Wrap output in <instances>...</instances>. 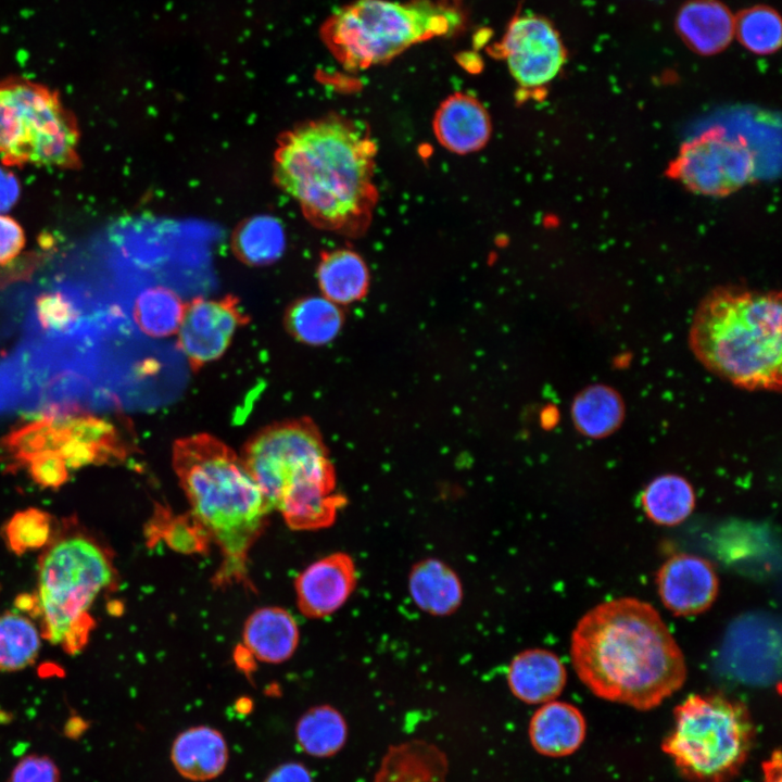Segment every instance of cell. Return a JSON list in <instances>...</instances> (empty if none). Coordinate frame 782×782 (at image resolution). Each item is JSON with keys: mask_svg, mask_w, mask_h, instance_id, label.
<instances>
[{"mask_svg": "<svg viewBox=\"0 0 782 782\" xmlns=\"http://www.w3.org/2000/svg\"><path fill=\"white\" fill-rule=\"evenodd\" d=\"M570 656L594 695L639 710L660 705L686 679L684 655L667 625L651 604L635 597L588 610L572 631Z\"/></svg>", "mask_w": 782, "mask_h": 782, "instance_id": "6da1fadb", "label": "cell"}, {"mask_svg": "<svg viewBox=\"0 0 782 782\" xmlns=\"http://www.w3.org/2000/svg\"><path fill=\"white\" fill-rule=\"evenodd\" d=\"M376 144L364 126L331 115L302 124L278 143V186L320 228L361 235L378 193L374 182Z\"/></svg>", "mask_w": 782, "mask_h": 782, "instance_id": "7a4b0ae2", "label": "cell"}, {"mask_svg": "<svg viewBox=\"0 0 782 782\" xmlns=\"http://www.w3.org/2000/svg\"><path fill=\"white\" fill-rule=\"evenodd\" d=\"M173 466L191 515L223 555L216 583L244 582L248 554L272 512L242 457L199 433L175 441Z\"/></svg>", "mask_w": 782, "mask_h": 782, "instance_id": "3957f363", "label": "cell"}, {"mask_svg": "<svg viewBox=\"0 0 782 782\" xmlns=\"http://www.w3.org/2000/svg\"><path fill=\"white\" fill-rule=\"evenodd\" d=\"M781 293L721 286L698 303L689 329L697 361L745 390H781Z\"/></svg>", "mask_w": 782, "mask_h": 782, "instance_id": "277c9868", "label": "cell"}, {"mask_svg": "<svg viewBox=\"0 0 782 782\" xmlns=\"http://www.w3.org/2000/svg\"><path fill=\"white\" fill-rule=\"evenodd\" d=\"M242 459L269 508L294 530L331 526L346 500L336 492V475L323 437L312 419L269 425L244 445Z\"/></svg>", "mask_w": 782, "mask_h": 782, "instance_id": "5b68a950", "label": "cell"}, {"mask_svg": "<svg viewBox=\"0 0 782 782\" xmlns=\"http://www.w3.org/2000/svg\"><path fill=\"white\" fill-rule=\"evenodd\" d=\"M464 25V12L449 1L356 0L327 21L323 38L345 67L364 70L416 43L453 36Z\"/></svg>", "mask_w": 782, "mask_h": 782, "instance_id": "8992f818", "label": "cell"}, {"mask_svg": "<svg viewBox=\"0 0 782 782\" xmlns=\"http://www.w3.org/2000/svg\"><path fill=\"white\" fill-rule=\"evenodd\" d=\"M663 751L694 782H727L751 752L755 729L746 706L722 694H691L673 710Z\"/></svg>", "mask_w": 782, "mask_h": 782, "instance_id": "52a82bcc", "label": "cell"}, {"mask_svg": "<svg viewBox=\"0 0 782 782\" xmlns=\"http://www.w3.org/2000/svg\"><path fill=\"white\" fill-rule=\"evenodd\" d=\"M79 129L52 88L24 77L0 80V160L5 166H79Z\"/></svg>", "mask_w": 782, "mask_h": 782, "instance_id": "ba28073f", "label": "cell"}, {"mask_svg": "<svg viewBox=\"0 0 782 782\" xmlns=\"http://www.w3.org/2000/svg\"><path fill=\"white\" fill-rule=\"evenodd\" d=\"M113 579L104 552L84 538L58 542L43 557L39 571L38 604L46 636L68 651L78 649L89 628L88 610Z\"/></svg>", "mask_w": 782, "mask_h": 782, "instance_id": "9c48e42d", "label": "cell"}, {"mask_svg": "<svg viewBox=\"0 0 782 782\" xmlns=\"http://www.w3.org/2000/svg\"><path fill=\"white\" fill-rule=\"evenodd\" d=\"M756 157L747 141L710 129L686 141L670 163L668 174L689 190L722 197L754 178Z\"/></svg>", "mask_w": 782, "mask_h": 782, "instance_id": "30bf717a", "label": "cell"}, {"mask_svg": "<svg viewBox=\"0 0 782 782\" xmlns=\"http://www.w3.org/2000/svg\"><path fill=\"white\" fill-rule=\"evenodd\" d=\"M499 47L513 78L526 90L547 86L566 62V50L556 29L537 15L515 17Z\"/></svg>", "mask_w": 782, "mask_h": 782, "instance_id": "8fae6325", "label": "cell"}, {"mask_svg": "<svg viewBox=\"0 0 782 782\" xmlns=\"http://www.w3.org/2000/svg\"><path fill=\"white\" fill-rule=\"evenodd\" d=\"M248 323L249 317L232 297L218 300L197 298L186 304L177 331L178 346L197 371L219 358L236 330Z\"/></svg>", "mask_w": 782, "mask_h": 782, "instance_id": "7c38bea8", "label": "cell"}, {"mask_svg": "<svg viewBox=\"0 0 782 782\" xmlns=\"http://www.w3.org/2000/svg\"><path fill=\"white\" fill-rule=\"evenodd\" d=\"M779 632L762 616L737 619L728 630L721 659L734 677L746 683L765 684L779 672Z\"/></svg>", "mask_w": 782, "mask_h": 782, "instance_id": "4fadbf2b", "label": "cell"}, {"mask_svg": "<svg viewBox=\"0 0 782 782\" xmlns=\"http://www.w3.org/2000/svg\"><path fill=\"white\" fill-rule=\"evenodd\" d=\"M658 595L676 616H694L716 601L719 579L712 564L701 556L680 553L668 558L656 575Z\"/></svg>", "mask_w": 782, "mask_h": 782, "instance_id": "5bb4252c", "label": "cell"}, {"mask_svg": "<svg viewBox=\"0 0 782 782\" xmlns=\"http://www.w3.org/2000/svg\"><path fill=\"white\" fill-rule=\"evenodd\" d=\"M357 583L352 557L345 553L327 555L307 566L295 579L300 611L308 618H324L338 610Z\"/></svg>", "mask_w": 782, "mask_h": 782, "instance_id": "9a60e30c", "label": "cell"}, {"mask_svg": "<svg viewBox=\"0 0 782 782\" xmlns=\"http://www.w3.org/2000/svg\"><path fill=\"white\" fill-rule=\"evenodd\" d=\"M433 130L445 149L467 154L487 144L492 125L488 111L477 98L457 92L447 97L438 108Z\"/></svg>", "mask_w": 782, "mask_h": 782, "instance_id": "2e32d148", "label": "cell"}, {"mask_svg": "<svg viewBox=\"0 0 782 782\" xmlns=\"http://www.w3.org/2000/svg\"><path fill=\"white\" fill-rule=\"evenodd\" d=\"M567 671L559 657L544 648H530L519 653L507 670L512 693L527 704L554 701L563 691Z\"/></svg>", "mask_w": 782, "mask_h": 782, "instance_id": "e0dca14e", "label": "cell"}, {"mask_svg": "<svg viewBox=\"0 0 782 782\" xmlns=\"http://www.w3.org/2000/svg\"><path fill=\"white\" fill-rule=\"evenodd\" d=\"M586 732L585 719L573 705L551 701L532 716L529 726L530 742L534 749L550 757L567 756L582 744Z\"/></svg>", "mask_w": 782, "mask_h": 782, "instance_id": "ac0fdd59", "label": "cell"}, {"mask_svg": "<svg viewBox=\"0 0 782 782\" xmlns=\"http://www.w3.org/2000/svg\"><path fill=\"white\" fill-rule=\"evenodd\" d=\"M243 643L252 658L280 664L289 659L299 643V629L292 615L281 607H263L244 622Z\"/></svg>", "mask_w": 782, "mask_h": 782, "instance_id": "d6986e66", "label": "cell"}, {"mask_svg": "<svg viewBox=\"0 0 782 782\" xmlns=\"http://www.w3.org/2000/svg\"><path fill=\"white\" fill-rule=\"evenodd\" d=\"M171 757L175 769L191 781H207L225 769L228 748L222 733L199 726L181 732L174 741Z\"/></svg>", "mask_w": 782, "mask_h": 782, "instance_id": "ffe728a7", "label": "cell"}, {"mask_svg": "<svg viewBox=\"0 0 782 782\" xmlns=\"http://www.w3.org/2000/svg\"><path fill=\"white\" fill-rule=\"evenodd\" d=\"M735 21L716 0H693L678 13L677 27L684 41L696 52L712 54L728 46Z\"/></svg>", "mask_w": 782, "mask_h": 782, "instance_id": "44dd1931", "label": "cell"}, {"mask_svg": "<svg viewBox=\"0 0 782 782\" xmlns=\"http://www.w3.org/2000/svg\"><path fill=\"white\" fill-rule=\"evenodd\" d=\"M408 589L418 608L433 616L452 614L463 598L462 583L455 571L436 558L424 559L412 568Z\"/></svg>", "mask_w": 782, "mask_h": 782, "instance_id": "7402d4cb", "label": "cell"}, {"mask_svg": "<svg viewBox=\"0 0 782 782\" xmlns=\"http://www.w3.org/2000/svg\"><path fill=\"white\" fill-rule=\"evenodd\" d=\"M571 419L579 433L603 439L616 432L626 416L620 393L605 383H593L576 394L570 408Z\"/></svg>", "mask_w": 782, "mask_h": 782, "instance_id": "603a6c76", "label": "cell"}, {"mask_svg": "<svg viewBox=\"0 0 782 782\" xmlns=\"http://www.w3.org/2000/svg\"><path fill=\"white\" fill-rule=\"evenodd\" d=\"M317 279L326 299L336 304H350L366 294L369 273L361 255L340 249L323 255Z\"/></svg>", "mask_w": 782, "mask_h": 782, "instance_id": "cb8c5ba5", "label": "cell"}, {"mask_svg": "<svg viewBox=\"0 0 782 782\" xmlns=\"http://www.w3.org/2000/svg\"><path fill=\"white\" fill-rule=\"evenodd\" d=\"M285 324L294 339L317 346L337 337L343 324V314L338 304L325 297H306L289 306Z\"/></svg>", "mask_w": 782, "mask_h": 782, "instance_id": "d4e9b609", "label": "cell"}, {"mask_svg": "<svg viewBox=\"0 0 782 782\" xmlns=\"http://www.w3.org/2000/svg\"><path fill=\"white\" fill-rule=\"evenodd\" d=\"M695 492L682 476L665 474L654 478L644 489L641 503L646 516L657 525L677 526L695 507Z\"/></svg>", "mask_w": 782, "mask_h": 782, "instance_id": "484cf974", "label": "cell"}, {"mask_svg": "<svg viewBox=\"0 0 782 782\" xmlns=\"http://www.w3.org/2000/svg\"><path fill=\"white\" fill-rule=\"evenodd\" d=\"M346 734L344 718L329 705L308 709L295 728L299 745L315 757H329L338 753L346 741Z\"/></svg>", "mask_w": 782, "mask_h": 782, "instance_id": "4316f807", "label": "cell"}, {"mask_svg": "<svg viewBox=\"0 0 782 782\" xmlns=\"http://www.w3.org/2000/svg\"><path fill=\"white\" fill-rule=\"evenodd\" d=\"M67 436L53 416H43L13 429L0 441L5 457L16 466H25L34 457L58 451Z\"/></svg>", "mask_w": 782, "mask_h": 782, "instance_id": "83f0119b", "label": "cell"}, {"mask_svg": "<svg viewBox=\"0 0 782 782\" xmlns=\"http://www.w3.org/2000/svg\"><path fill=\"white\" fill-rule=\"evenodd\" d=\"M186 304L166 287H151L136 299L133 315L139 329L152 338H165L179 329Z\"/></svg>", "mask_w": 782, "mask_h": 782, "instance_id": "f1b7e54d", "label": "cell"}, {"mask_svg": "<svg viewBox=\"0 0 782 782\" xmlns=\"http://www.w3.org/2000/svg\"><path fill=\"white\" fill-rule=\"evenodd\" d=\"M286 248V234L274 216L258 215L243 223L235 236L239 257L251 265H267L277 261Z\"/></svg>", "mask_w": 782, "mask_h": 782, "instance_id": "f546056e", "label": "cell"}, {"mask_svg": "<svg viewBox=\"0 0 782 782\" xmlns=\"http://www.w3.org/2000/svg\"><path fill=\"white\" fill-rule=\"evenodd\" d=\"M40 646L39 633L27 618L16 614L0 616V670L22 669L34 661Z\"/></svg>", "mask_w": 782, "mask_h": 782, "instance_id": "4dcf8cb0", "label": "cell"}, {"mask_svg": "<svg viewBox=\"0 0 782 782\" xmlns=\"http://www.w3.org/2000/svg\"><path fill=\"white\" fill-rule=\"evenodd\" d=\"M734 33L749 51L757 54L771 53L781 45V20L772 9L756 7L740 15L735 21Z\"/></svg>", "mask_w": 782, "mask_h": 782, "instance_id": "1f68e13d", "label": "cell"}, {"mask_svg": "<svg viewBox=\"0 0 782 782\" xmlns=\"http://www.w3.org/2000/svg\"><path fill=\"white\" fill-rule=\"evenodd\" d=\"M61 425L67 438L98 447L111 461L126 457L127 449L112 422L91 415H78L61 420Z\"/></svg>", "mask_w": 782, "mask_h": 782, "instance_id": "d6a6232c", "label": "cell"}, {"mask_svg": "<svg viewBox=\"0 0 782 782\" xmlns=\"http://www.w3.org/2000/svg\"><path fill=\"white\" fill-rule=\"evenodd\" d=\"M155 521L167 531L165 539L174 548L181 552H202L210 539L200 524L190 515L173 516L164 507H159Z\"/></svg>", "mask_w": 782, "mask_h": 782, "instance_id": "836d02e7", "label": "cell"}, {"mask_svg": "<svg viewBox=\"0 0 782 782\" xmlns=\"http://www.w3.org/2000/svg\"><path fill=\"white\" fill-rule=\"evenodd\" d=\"M36 319L43 330L68 331L78 320V310L63 293L47 292L36 299Z\"/></svg>", "mask_w": 782, "mask_h": 782, "instance_id": "e575fe53", "label": "cell"}, {"mask_svg": "<svg viewBox=\"0 0 782 782\" xmlns=\"http://www.w3.org/2000/svg\"><path fill=\"white\" fill-rule=\"evenodd\" d=\"M25 466L33 480L43 488L56 489L68 479V468L58 451L42 453Z\"/></svg>", "mask_w": 782, "mask_h": 782, "instance_id": "d590c367", "label": "cell"}, {"mask_svg": "<svg viewBox=\"0 0 782 782\" xmlns=\"http://www.w3.org/2000/svg\"><path fill=\"white\" fill-rule=\"evenodd\" d=\"M68 469H78L91 464L111 462L109 456L96 446L67 438L59 449Z\"/></svg>", "mask_w": 782, "mask_h": 782, "instance_id": "8d00e7d4", "label": "cell"}, {"mask_svg": "<svg viewBox=\"0 0 782 782\" xmlns=\"http://www.w3.org/2000/svg\"><path fill=\"white\" fill-rule=\"evenodd\" d=\"M25 243V232L20 223L7 214H0V265L13 261Z\"/></svg>", "mask_w": 782, "mask_h": 782, "instance_id": "74e56055", "label": "cell"}, {"mask_svg": "<svg viewBox=\"0 0 782 782\" xmlns=\"http://www.w3.org/2000/svg\"><path fill=\"white\" fill-rule=\"evenodd\" d=\"M11 782H56V772L49 760L28 758L18 765Z\"/></svg>", "mask_w": 782, "mask_h": 782, "instance_id": "f35d334b", "label": "cell"}, {"mask_svg": "<svg viewBox=\"0 0 782 782\" xmlns=\"http://www.w3.org/2000/svg\"><path fill=\"white\" fill-rule=\"evenodd\" d=\"M21 193L16 176L0 166V214H5L17 202Z\"/></svg>", "mask_w": 782, "mask_h": 782, "instance_id": "ab89813d", "label": "cell"}, {"mask_svg": "<svg viewBox=\"0 0 782 782\" xmlns=\"http://www.w3.org/2000/svg\"><path fill=\"white\" fill-rule=\"evenodd\" d=\"M265 782H313V780L303 765L288 762L277 767Z\"/></svg>", "mask_w": 782, "mask_h": 782, "instance_id": "60d3db41", "label": "cell"}, {"mask_svg": "<svg viewBox=\"0 0 782 782\" xmlns=\"http://www.w3.org/2000/svg\"><path fill=\"white\" fill-rule=\"evenodd\" d=\"M781 768V753L779 749H777L762 764V782H782Z\"/></svg>", "mask_w": 782, "mask_h": 782, "instance_id": "b9f144b4", "label": "cell"}]
</instances>
